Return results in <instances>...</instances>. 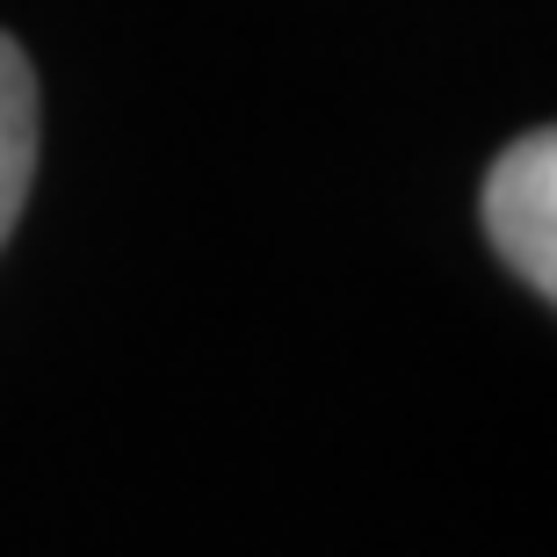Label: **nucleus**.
Here are the masks:
<instances>
[{
    "instance_id": "obj_1",
    "label": "nucleus",
    "mask_w": 557,
    "mask_h": 557,
    "mask_svg": "<svg viewBox=\"0 0 557 557\" xmlns=\"http://www.w3.org/2000/svg\"><path fill=\"white\" fill-rule=\"evenodd\" d=\"M485 232L536 297H557V138L529 131L485 174Z\"/></svg>"
},
{
    "instance_id": "obj_2",
    "label": "nucleus",
    "mask_w": 557,
    "mask_h": 557,
    "mask_svg": "<svg viewBox=\"0 0 557 557\" xmlns=\"http://www.w3.org/2000/svg\"><path fill=\"white\" fill-rule=\"evenodd\" d=\"M29 174H37V73L15 37H0V239L22 218Z\"/></svg>"
}]
</instances>
